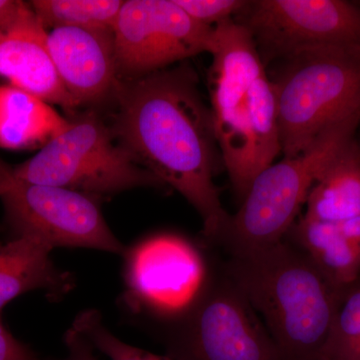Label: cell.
<instances>
[{
    "instance_id": "cell-11",
    "label": "cell",
    "mask_w": 360,
    "mask_h": 360,
    "mask_svg": "<svg viewBox=\"0 0 360 360\" xmlns=\"http://www.w3.org/2000/svg\"><path fill=\"white\" fill-rule=\"evenodd\" d=\"M124 255L127 302L168 321L186 311L210 274L196 246L174 234L146 239Z\"/></svg>"
},
{
    "instance_id": "cell-10",
    "label": "cell",
    "mask_w": 360,
    "mask_h": 360,
    "mask_svg": "<svg viewBox=\"0 0 360 360\" xmlns=\"http://www.w3.org/2000/svg\"><path fill=\"white\" fill-rule=\"evenodd\" d=\"M213 28L196 22L174 0H127L113 27L120 80L167 70L210 51Z\"/></svg>"
},
{
    "instance_id": "cell-23",
    "label": "cell",
    "mask_w": 360,
    "mask_h": 360,
    "mask_svg": "<svg viewBox=\"0 0 360 360\" xmlns=\"http://www.w3.org/2000/svg\"><path fill=\"white\" fill-rule=\"evenodd\" d=\"M0 360H39L23 343L13 338L0 321Z\"/></svg>"
},
{
    "instance_id": "cell-6",
    "label": "cell",
    "mask_w": 360,
    "mask_h": 360,
    "mask_svg": "<svg viewBox=\"0 0 360 360\" xmlns=\"http://www.w3.org/2000/svg\"><path fill=\"white\" fill-rule=\"evenodd\" d=\"M13 172L27 181L96 198L137 187H167L131 158L94 112L70 120L65 129Z\"/></svg>"
},
{
    "instance_id": "cell-20",
    "label": "cell",
    "mask_w": 360,
    "mask_h": 360,
    "mask_svg": "<svg viewBox=\"0 0 360 360\" xmlns=\"http://www.w3.org/2000/svg\"><path fill=\"white\" fill-rule=\"evenodd\" d=\"M72 328L110 360H175L167 354H155L123 342L103 326V317L96 309L82 312L75 319Z\"/></svg>"
},
{
    "instance_id": "cell-21",
    "label": "cell",
    "mask_w": 360,
    "mask_h": 360,
    "mask_svg": "<svg viewBox=\"0 0 360 360\" xmlns=\"http://www.w3.org/2000/svg\"><path fill=\"white\" fill-rule=\"evenodd\" d=\"M196 22L214 28L236 20L246 6L248 0H174Z\"/></svg>"
},
{
    "instance_id": "cell-12",
    "label": "cell",
    "mask_w": 360,
    "mask_h": 360,
    "mask_svg": "<svg viewBox=\"0 0 360 360\" xmlns=\"http://www.w3.org/2000/svg\"><path fill=\"white\" fill-rule=\"evenodd\" d=\"M47 46L61 84L77 106L103 101L120 84L113 30L58 27Z\"/></svg>"
},
{
    "instance_id": "cell-24",
    "label": "cell",
    "mask_w": 360,
    "mask_h": 360,
    "mask_svg": "<svg viewBox=\"0 0 360 360\" xmlns=\"http://www.w3.org/2000/svg\"><path fill=\"white\" fill-rule=\"evenodd\" d=\"M23 2L0 0V30L6 27L20 13Z\"/></svg>"
},
{
    "instance_id": "cell-4",
    "label": "cell",
    "mask_w": 360,
    "mask_h": 360,
    "mask_svg": "<svg viewBox=\"0 0 360 360\" xmlns=\"http://www.w3.org/2000/svg\"><path fill=\"white\" fill-rule=\"evenodd\" d=\"M270 65L283 158L300 155L328 129L360 117V45L309 47Z\"/></svg>"
},
{
    "instance_id": "cell-19",
    "label": "cell",
    "mask_w": 360,
    "mask_h": 360,
    "mask_svg": "<svg viewBox=\"0 0 360 360\" xmlns=\"http://www.w3.org/2000/svg\"><path fill=\"white\" fill-rule=\"evenodd\" d=\"M323 360H360V279L341 300Z\"/></svg>"
},
{
    "instance_id": "cell-18",
    "label": "cell",
    "mask_w": 360,
    "mask_h": 360,
    "mask_svg": "<svg viewBox=\"0 0 360 360\" xmlns=\"http://www.w3.org/2000/svg\"><path fill=\"white\" fill-rule=\"evenodd\" d=\"M122 4V0H34L30 6L46 30H113Z\"/></svg>"
},
{
    "instance_id": "cell-17",
    "label": "cell",
    "mask_w": 360,
    "mask_h": 360,
    "mask_svg": "<svg viewBox=\"0 0 360 360\" xmlns=\"http://www.w3.org/2000/svg\"><path fill=\"white\" fill-rule=\"evenodd\" d=\"M68 123L39 97L13 85H0V148H41Z\"/></svg>"
},
{
    "instance_id": "cell-2",
    "label": "cell",
    "mask_w": 360,
    "mask_h": 360,
    "mask_svg": "<svg viewBox=\"0 0 360 360\" xmlns=\"http://www.w3.org/2000/svg\"><path fill=\"white\" fill-rule=\"evenodd\" d=\"M224 252L220 269L262 319L281 360H323L347 290L329 283L286 238L274 245Z\"/></svg>"
},
{
    "instance_id": "cell-16",
    "label": "cell",
    "mask_w": 360,
    "mask_h": 360,
    "mask_svg": "<svg viewBox=\"0 0 360 360\" xmlns=\"http://www.w3.org/2000/svg\"><path fill=\"white\" fill-rule=\"evenodd\" d=\"M303 217L340 222L360 217V141L350 139L314 182Z\"/></svg>"
},
{
    "instance_id": "cell-1",
    "label": "cell",
    "mask_w": 360,
    "mask_h": 360,
    "mask_svg": "<svg viewBox=\"0 0 360 360\" xmlns=\"http://www.w3.org/2000/svg\"><path fill=\"white\" fill-rule=\"evenodd\" d=\"M198 84V75L184 63L120 80L110 129L139 165L193 206L202 220L203 238L214 245L231 214L213 181L222 160L212 110Z\"/></svg>"
},
{
    "instance_id": "cell-15",
    "label": "cell",
    "mask_w": 360,
    "mask_h": 360,
    "mask_svg": "<svg viewBox=\"0 0 360 360\" xmlns=\"http://www.w3.org/2000/svg\"><path fill=\"white\" fill-rule=\"evenodd\" d=\"M52 248L39 239L15 236L0 243V311L14 298L44 290L56 298L75 285L68 272L56 269L51 258Z\"/></svg>"
},
{
    "instance_id": "cell-8",
    "label": "cell",
    "mask_w": 360,
    "mask_h": 360,
    "mask_svg": "<svg viewBox=\"0 0 360 360\" xmlns=\"http://www.w3.org/2000/svg\"><path fill=\"white\" fill-rule=\"evenodd\" d=\"M0 200L15 236L37 238L51 248H84L125 255L96 198L63 187L16 176L0 158Z\"/></svg>"
},
{
    "instance_id": "cell-22",
    "label": "cell",
    "mask_w": 360,
    "mask_h": 360,
    "mask_svg": "<svg viewBox=\"0 0 360 360\" xmlns=\"http://www.w3.org/2000/svg\"><path fill=\"white\" fill-rule=\"evenodd\" d=\"M63 341L66 355L61 360H97L89 341L72 326L65 333Z\"/></svg>"
},
{
    "instance_id": "cell-7",
    "label": "cell",
    "mask_w": 360,
    "mask_h": 360,
    "mask_svg": "<svg viewBox=\"0 0 360 360\" xmlns=\"http://www.w3.org/2000/svg\"><path fill=\"white\" fill-rule=\"evenodd\" d=\"M165 335L175 360H281L262 319L221 269L207 279Z\"/></svg>"
},
{
    "instance_id": "cell-9",
    "label": "cell",
    "mask_w": 360,
    "mask_h": 360,
    "mask_svg": "<svg viewBox=\"0 0 360 360\" xmlns=\"http://www.w3.org/2000/svg\"><path fill=\"white\" fill-rule=\"evenodd\" d=\"M234 21L250 33L265 68L309 47L360 45V2L248 0Z\"/></svg>"
},
{
    "instance_id": "cell-14",
    "label": "cell",
    "mask_w": 360,
    "mask_h": 360,
    "mask_svg": "<svg viewBox=\"0 0 360 360\" xmlns=\"http://www.w3.org/2000/svg\"><path fill=\"white\" fill-rule=\"evenodd\" d=\"M314 262L329 283L340 290L360 279V217L340 222L302 217L286 234Z\"/></svg>"
},
{
    "instance_id": "cell-3",
    "label": "cell",
    "mask_w": 360,
    "mask_h": 360,
    "mask_svg": "<svg viewBox=\"0 0 360 360\" xmlns=\"http://www.w3.org/2000/svg\"><path fill=\"white\" fill-rule=\"evenodd\" d=\"M208 70L213 127L222 165L243 201L281 153L276 94L250 33L234 20L213 28Z\"/></svg>"
},
{
    "instance_id": "cell-5",
    "label": "cell",
    "mask_w": 360,
    "mask_h": 360,
    "mask_svg": "<svg viewBox=\"0 0 360 360\" xmlns=\"http://www.w3.org/2000/svg\"><path fill=\"white\" fill-rule=\"evenodd\" d=\"M359 127L360 117L350 118L324 132L300 155L283 158L262 170L213 246L250 250L283 240L314 182L336 153L356 136Z\"/></svg>"
},
{
    "instance_id": "cell-13",
    "label": "cell",
    "mask_w": 360,
    "mask_h": 360,
    "mask_svg": "<svg viewBox=\"0 0 360 360\" xmlns=\"http://www.w3.org/2000/svg\"><path fill=\"white\" fill-rule=\"evenodd\" d=\"M47 33L30 4L23 2L16 18L0 30V77L72 112L77 106L59 79L47 46Z\"/></svg>"
}]
</instances>
